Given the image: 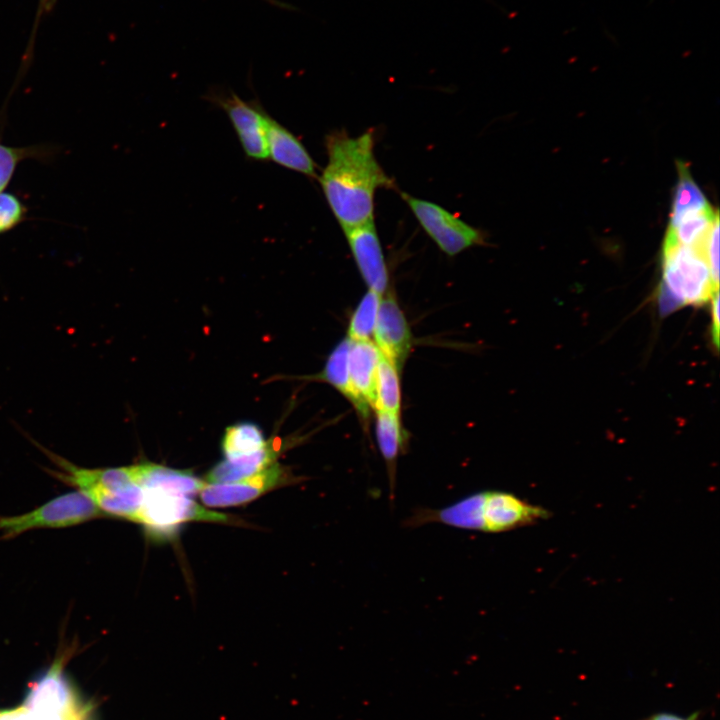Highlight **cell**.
Listing matches in <instances>:
<instances>
[{"mask_svg":"<svg viewBox=\"0 0 720 720\" xmlns=\"http://www.w3.org/2000/svg\"><path fill=\"white\" fill-rule=\"evenodd\" d=\"M550 512L518 496L498 490L468 495L451 505L415 509L403 522L407 528L438 523L449 527L485 533H502L546 519Z\"/></svg>","mask_w":720,"mask_h":720,"instance_id":"7a4b0ae2","label":"cell"},{"mask_svg":"<svg viewBox=\"0 0 720 720\" xmlns=\"http://www.w3.org/2000/svg\"><path fill=\"white\" fill-rule=\"evenodd\" d=\"M350 343L351 341L346 337L335 346L318 378L332 385L341 393L354 407L363 425H366L371 408L358 397L350 381L348 370Z\"/></svg>","mask_w":720,"mask_h":720,"instance_id":"2e32d148","label":"cell"},{"mask_svg":"<svg viewBox=\"0 0 720 720\" xmlns=\"http://www.w3.org/2000/svg\"><path fill=\"white\" fill-rule=\"evenodd\" d=\"M700 247L664 242L659 309L669 314L684 305H701L718 293Z\"/></svg>","mask_w":720,"mask_h":720,"instance_id":"3957f363","label":"cell"},{"mask_svg":"<svg viewBox=\"0 0 720 720\" xmlns=\"http://www.w3.org/2000/svg\"><path fill=\"white\" fill-rule=\"evenodd\" d=\"M400 370L382 354L378 365L374 410L400 414Z\"/></svg>","mask_w":720,"mask_h":720,"instance_id":"7402d4cb","label":"cell"},{"mask_svg":"<svg viewBox=\"0 0 720 720\" xmlns=\"http://www.w3.org/2000/svg\"><path fill=\"white\" fill-rule=\"evenodd\" d=\"M279 450L280 447L275 446L274 441H269L265 448L256 453L232 460L225 459L208 472L205 482L230 483L253 476L276 463Z\"/></svg>","mask_w":720,"mask_h":720,"instance_id":"e0dca14e","label":"cell"},{"mask_svg":"<svg viewBox=\"0 0 720 720\" xmlns=\"http://www.w3.org/2000/svg\"><path fill=\"white\" fill-rule=\"evenodd\" d=\"M343 231L368 289L383 295L388 290L389 275L374 219Z\"/></svg>","mask_w":720,"mask_h":720,"instance_id":"30bf717a","label":"cell"},{"mask_svg":"<svg viewBox=\"0 0 720 720\" xmlns=\"http://www.w3.org/2000/svg\"><path fill=\"white\" fill-rule=\"evenodd\" d=\"M383 295L368 289L354 309L347 329L350 341L371 340Z\"/></svg>","mask_w":720,"mask_h":720,"instance_id":"603a6c76","label":"cell"},{"mask_svg":"<svg viewBox=\"0 0 720 720\" xmlns=\"http://www.w3.org/2000/svg\"><path fill=\"white\" fill-rule=\"evenodd\" d=\"M89 495L81 490L57 496L36 509L15 516H0V532L4 538L44 528H65L102 516Z\"/></svg>","mask_w":720,"mask_h":720,"instance_id":"277c9868","label":"cell"},{"mask_svg":"<svg viewBox=\"0 0 720 720\" xmlns=\"http://www.w3.org/2000/svg\"><path fill=\"white\" fill-rule=\"evenodd\" d=\"M700 714L699 711H695L688 716H680L672 712H657L642 720H699Z\"/></svg>","mask_w":720,"mask_h":720,"instance_id":"4316f807","label":"cell"},{"mask_svg":"<svg viewBox=\"0 0 720 720\" xmlns=\"http://www.w3.org/2000/svg\"><path fill=\"white\" fill-rule=\"evenodd\" d=\"M373 337L380 353L400 370L411 349L412 334L404 312L389 289L381 298Z\"/></svg>","mask_w":720,"mask_h":720,"instance_id":"9c48e42d","label":"cell"},{"mask_svg":"<svg viewBox=\"0 0 720 720\" xmlns=\"http://www.w3.org/2000/svg\"><path fill=\"white\" fill-rule=\"evenodd\" d=\"M57 0H39V6H38V12L36 15V22L35 25H37V22L41 18V16L44 13L49 12L51 9H53L55 3Z\"/></svg>","mask_w":720,"mask_h":720,"instance_id":"f1b7e54d","label":"cell"},{"mask_svg":"<svg viewBox=\"0 0 720 720\" xmlns=\"http://www.w3.org/2000/svg\"><path fill=\"white\" fill-rule=\"evenodd\" d=\"M212 102L227 114L246 156L258 161L269 159L263 108L256 102L244 101L233 92L215 93Z\"/></svg>","mask_w":720,"mask_h":720,"instance_id":"52a82bcc","label":"cell"},{"mask_svg":"<svg viewBox=\"0 0 720 720\" xmlns=\"http://www.w3.org/2000/svg\"><path fill=\"white\" fill-rule=\"evenodd\" d=\"M51 153L47 146L13 147L0 143V192L9 185L18 165L27 159H45Z\"/></svg>","mask_w":720,"mask_h":720,"instance_id":"cb8c5ba5","label":"cell"},{"mask_svg":"<svg viewBox=\"0 0 720 720\" xmlns=\"http://www.w3.org/2000/svg\"><path fill=\"white\" fill-rule=\"evenodd\" d=\"M264 123L268 157L284 168L316 177V164L299 139L265 111Z\"/></svg>","mask_w":720,"mask_h":720,"instance_id":"7c38bea8","label":"cell"},{"mask_svg":"<svg viewBox=\"0 0 720 720\" xmlns=\"http://www.w3.org/2000/svg\"><path fill=\"white\" fill-rule=\"evenodd\" d=\"M262 430L253 423H239L229 426L222 440L225 459L232 460L251 455L268 445Z\"/></svg>","mask_w":720,"mask_h":720,"instance_id":"44dd1931","label":"cell"},{"mask_svg":"<svg viewBox=\"0 0 720 720\" xmlns=\"http://www.w3.org/2000/svg\"><path fill=\"white\" fill-rule=\"evenodd\" d=\"M712 338L716 346L719 343V294L716 293L712 299Z\"/></svg>","mask_w":720,"mask_h":720,"instance_id":"83f0119b","label":"cell"},{"mask_svg":"<svg viewBox=\"0 0 720 720\" xmlns=\"http://www.w3.org/2000/svg\"><path fill=\"white\" fill-rule=\"evenodd\" d=\"M228 520L226 515L208 510L188 495L144 489V500L136 522L149 528L170 529L189 521L224 523Z\"/></svg>","mask_w":720,"mask_h":720,"instance_id":"8992f818","label":"cell"},{"mask_svg":"<svg viewBox=\"0 0 720 720\" xmlns=\"http://www.w3.org/2000/svg\"><path fill=\"white\" fill-rule=\"evenodd\" d=\"M401 196L424 231L445 254L454 256L472 246L484 243L480 230L443 207L406 193H401Z\"/></svg>","mask_w":720,"mask_h":720,"instance_id":"5b68a950","label":"cell"},{"mask_svg":"<svg viewBox=\"0 0 720 720\" xmlns=\"http://www.w3.org/2000/svg\"><path fill=\"white\" fill-rule=\"evenodd\" d=\"M289 480L277 462L248 478L230 483H207L199 492L210 508H226L248 503Z\"/></svg>","mask_w":720,"mask_h":720,"instance_id":"ba28073f","label":"cell"},{"mask_svg":"<svg viewBox=\"0 0 720 720\" xmlns=\"http://www.w3.org/2000/svg\"><path fill=\"white\" fill-rule=\"evenodd\" d=\"M91 497L102 514L137 521L144 500V489L136 483L114 491H94Z\"/></svg>","mask_w":720,"mask_h":720,"instance_id":"ac0fdd59","label":"cell"},{"mask_svg":"<svg viewBox=\"0 0 720 720\" xmlns=\"http://www.w3.org/2000/svg\"><path fill=\"white\" fill-rule=\"evenodd\" d=\"M718 212L709 208L682 218L674 226H669L664 242L703 248L709 231Z\"/></svg>","mask_w":720,"mask_h":720,"instance_id":"ffe728a7","label":"cell"},{"mask_svg":"<svg viewBox=\"0 0 720 720\" xmlns=\"http://www.w3.org/2000/svg\"><path fill=\"white\" fill-rule=\"evenodd\" d=\"M266 1H269L270 3H273V4L278 5V6L288 7V5L283 4V3H281V2L274 1V0H266Z\"/></svg>","mask_w":720,"mask_h":720,"instance_id":"f546056e","label":"cell"},{"mask_svg":"<svg viewBox=\"0 0 720 720\" xmlns=\"http://www.w3.org/2000/svg\"><path fill=\"white\" fill-rule=\"evenodd\" d=\"M375 435L378 449L385 461L389 479L390 497H394L397 461L407 444V434L399 414L375 410Z\"/></svg>","mask_w":720,"mask_h":720,"instance_id":"9a60e30c","label":"cell"},{"mask_svg":"<svg viewBox=\"0 0 720 720\" xmlns=\"http://www.w3.org/2000/svg\"><path fill=\"white\" fill-rule=\"evenodd\" d=\"M381 353L372 340L351 341L348 354L350 381L358 397L374 410Z\"/></svg>","mask_w":720,"mask_h":720,"instance_id":"4fadbf2b","label":"cell"},{"mask_svg":"<svg viewBox=\"0 0 720 720\" xmlns=\"http://www.w3.org/2000/svg\"><path fill=\"white\" fill-rule=\"evenodd\" d=\"M27 207L15 194L0 192V235L20 225L26 218Z\"/></svg>","mask_w":720,"mask_h":720,"instance_id":"d4e9b609","label":"cell"},{"mask_svg":"<svg viewBox=\"0 0 720 720\" xmlns=\"http://www.w3.org/2000/svg\"><path fill=\"white\" fill-rule=\"evenodd\" d=\"M65 655L57 658L48 671L31 687L24 706L63 714L87 707L76 695L64 672Z\"/></svg>","mask_w":720,"mask_h":720,"instance_id":"8fae6325","label":"cell"},{"mask_svg":"<svg viewBox=\"0 0 720 720\" xmlns=\"http://www.w3.org/2000/svg\"><path fill=\"white\" fill-rule=\"evenodd\" d=\"M704 255L712 278L719 285V218L715 220L706 238Z\"/></svg>","mask_w":720,"mask_h":720,"instance_id":"484cf974","label":"cell"},{"mask_svg":"<svg viewBox=\"0 0 720 720\" xmlns=\"http://www.w3.org/2000/svg\"><path fill=\"white\" fill-rule=\"evenodd\" d=\"M328 162L319 178L328 205L342 229L374 219V196L378 188L393 181L374 154V135L356 137L334 131L326 137Z\"/></svg>","mask_w":720,"mask_h":720,"instance_id":"6da1fadb","label":"cell"},{"mask_svg":"<svg viewBox=\"0 0 720 720\" xmlns=\"http://www.w3.org/2000/svg\"><path fill=\"white\" fill-rule=\"evenodd\" d=\"M130 466L135 483L144 489H159L190 496L199 493L206 484L190 472L159 464L141 463Z\"/></svg>","mask_w":720,"mask_h":720,"instance_id":"5bb4252c","label":"cell"},{"mask_svg":"<svg viewBox=\"0 0 720 720\" xmlns=\"http://www.w3.org/2000/svg\"><path fill=\"white\" fill-rule=\"evenodd\" d=\"M678 182L674 191L669 226H674L687 215L709 208L711 205L693 180L686 164L677 162Z\"/></svg>","mask_w":720,"mask_h":720,"instance_id":"d6986e66","label":"cell"}]
</instances>
